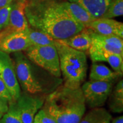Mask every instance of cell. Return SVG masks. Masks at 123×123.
Instances as JSON below:
<instances>
[{
	"mask_svg": "<svg viewBox=\"0 0 123 123\" xmlns=\"http://www.w3.org/2000/svg\"><path fill=\"white\" fill-rule=\"evenodd\" d=\"M25 13L31 27L47 34L55 40L67 39L85 27L57 0H27Z\"/></svg>",
	"mask_w": 123,
	"mask_h": 123,
	"instance_id": "6da1fadb",
	"label": "cell"
},
{
	"mask_svg": "<svg viewBox=\"0 0 123 123\" xmlns=\"http://www.w3.org/2000/svg\"><path fill=\"white\" fill-rule=\"evenodd\" d=\"M110 108L112 112L121 113L123 110V80L121 79L110 95Z\"/></svg>",
	"mask_w": 123,
	"mask_h": 123,
	"instance_id": "ac0fdd59",
	"label": "cell"
},
{
	"mask_svg": "<svg viewBox=\"0 0 123 123\" xmlns=\"http://www.w3.org/2000/svg\"><path fill=\"white\" fill-rule=\"evenodd\" d=\"M112 0H68L85 9L95 19L102 18L107 12Z\"/></svg>",
	"mask_w": 123,
	"mask_h": 123,
	"instance_id": "7c38bea8",
	"label": "cell"
},
{
	"mask_svg": "<svg viewBox=\"0 0 123 123\" xmlns=\"http://www.w3.org/2000/svg\"><path fill=\"white\" fill-rule=\"evenodd\" d=\"M26 1L14 0L13 6L9 15L8 25L0 31V37L13 32L25 31L29 27L25 13Z\"/></svg>",
	"mask_w": 123,
	"mask_h": 123,
	"instance_id": "ba28073f",
	"label": "cell"
},
{
	"mask_svg": "<svg viewBox=\"0 0 123 123\" xmlns=\"http://www.w3.org/2000/svg\"><path fill=\"white\" fill-rule=\"evenodd\" d=\"M64 9L71 15L77 22L84 26L85 27L95 19L79 5L69 1H61Z\"/></svg>",
	"mask_w": 123,
	"mask_h": 123,
	"instance_id": "5bb4252c",
	"label": "cell"
},
{
	"mask_svg": "<svg viewBox=\"0 0 123 123\" xmlns=\"http://www.w3.org/2000/svg\"><path fill=\"white\" fill-rule=\"evenodd\" d=\"M33 123H57V122L51 115L42 108L35 114Z\"/></svg>",
	"mask_w": 123,
	"mask_h": 123,
	"instance_id": "cb8c5ba5",
	"label": "cell"
},
{
	"mask_svg": "<svg viewBox=\"0 0 123 123\" xmlns=\"http://www.w3.org/2000/svg\"><path fill=\"white\" fill-rule=\"evenodd\" d=\"M13 61L17 79L25 92L36 95L43 91V87L35 75L29 59L22 51L14 53Z\"/></svg>",
	"mask_w": 123,
	"mask_h": 123,
	"instance_id": "277c9868",
	"label": "cell"
},
{
	"mask_svg": "<svg viewBox=\"0 0 123 123\" xmlns=\"http://www.w3.org/2000/svg\"><path fill=\"white\" fill-rule=\"evenodd\" d=\"M91 109L83 115L79 123H111L112 115L106 109L102 107Z\"/></svg>",
	"mask_w": 123,
	"mask_h": 123,
	"instance_id": "2e32d148",
	"label": "cell"
},
{
	"mask_svg": "<svg viewBox=\"0 0 123 123\" xmlns=\"http://www.w3.org/2000/svg\"><path fill=\"white\" fill-rule=\"evenodd\" d=\"M90 35L91 38L93 39L98 40L105 43L108 45L111 46L114 48L123 50V38L115 35H101L95 33L90 30Z\"/></svg>",
	"mask_w": 123,
	"mask_h": 123,
	"instance_id": "d6986e66",
	"label": "cell"
},
{
	"mask_svg": "<svg viewBox=\"0 0 123 123\" xmlns=\"http://www.w3.org/2000/svg\"><path fill=\"white\" fill-rule=\"evenodd\" d=\"M25 32L31 46L55 45V39L47 34L32 28L30 26Z\"/></svg>",
	"mask_w": 123,
	"mask_h": 123,
	"instance_id": "e0dca14e",
	"label": "cell"
},
{
	"mask_svg": "<svg viewBox=\"0 0 123 123\" xmlns=\"http://www.w3.org/2000/svg\"><path fill=\"white\" fill-rule=\"evenodd\" d=\"M55 46L59 56L64 86L72 89L80 87L87 76L88 66L86 54L73 49L60 40H55Z\"/></svg>",
	"mask_w": 123,
	"mask_h": 123,
	"instance_id": "3957f363",
	"label": "cell"
},
{
	"mask_svg": "<svg viewBox=\"0 0 123 123\" xmlns=\"http://www.w3.org/2000/svg\"><path fill=\"white\" fill-rule=\"evenodd\" d=\"M33 1H34V0H33Z\"/></svg>",
	"mask_w": 123,
	"mask_h": 123,
	"instance_id": "f546056e",
	"label": "cell"
},
{
	"mask_svg": "<svg viewBox=\"0 0 123 123\" xmlns=\"http://www.w3.org/2000/svg\"><path fill=\"white\" fill-rule=\"evenodd\" d=\"M112 123H123V116H120L113 120Z\"/></svg>",
	"mask_w": 123,
	"mask_h": 123,
	"instance_id": "83f0119b",
	"label": "cell"
},
{
	"mask_svg": "<svg viewBox=\"0 0 123 123\" xmlns=\"http://www.w3.org/2000/svg\"><path fill=\"white\" fill-rule=\"evenodd\" d=\"M60 41L73 49L83 52L88 50L92 45L90 31L87 27L70 38Z\"/></svg>",
	"mask_w": 123,
	"mask_h": 123,
	"instance_id": "4fadbf2b",
	"label": "cell"
},
{
	"mask_svg": "<svg viewBox=\"0 0 123 123\" xmlns=\"http://www.w3.org/2000/svg\"><path fill=\"white\" fill-rule=\"evenodd\" d=\"M29 61L55 77H61L59 59L55 45L30 46L25 50Z\"/></svg>",
	"mask_w": 123,
	"mask_h": 123,
	"instance_id": "5b68a950",
	"label": "cell"
},
{
	"mask_svg": "<svg viewBox=\"0 0 123 123\" xmlns=\"http://www.w3.org/2000/svg\"><path fill=\"white\" fill-rule=\"evenodd\" d=\"M86 27L101 35H115L123 38V24L111 18H100L90 22Z\"/></svg>",
	"mask_w": 123,
	"mask_h": 123,
	"instance_id": "8fae6325",
	"label": "cell"
},
{
	"mask_svg": "<svg viewBox=\"0 0 123 123\" xmlns=\"http://www.w3.org/2000/svg\"><path fill=\"white\" fill-rule=\"evenodd\" d=\"M0 99L5 100L8 101L9 103L13 101L11 95L7 90L6 86L1 79H0Z\"/></svg>",
	"mask_w": 123,
	"mask_h": 123,
	"instance_id": "d4e9b609",
	"label": "cell"
},
{
	"mask_svg": "<svg viewBox=\"0 0 123 123\" xmlns=\"http://www.w3.org/2000/svg\"><path fill=\"white\" fill-rule=\"evenodd\" d=\"M30 46L25 31L13 32L0 37V50L7 54L25 51Z\"/></svg>",
	"mask_w": 123,
	"mask_h": 123,
	"instance_id": "30bf717a",
	"label": "cell"
},
{
	"mask_svg": "<svg viewBox=\"0 0 123 123\" xmlns=\"http://www.w3.org/2000/svg\"><path fill=\"white\" fill-rule=\"evenodd\" d=\"M13 3L14 1L4 7H0V31L4 30L8 25L9 15Z\"/></svg>",
	"mask_w": 123,
	"mask_h": 123,
	"instance_id": "603a6c76",
	"label": "cell"
},
{
	"mask_svg": "<svg viewBox=\"0 0 123 123\" xmlns=\"http://www.w3.org/2000/svg\"><path fill=\"white\" fill-rule=\"evenodd\" d=\"M20 1H26L27 0H20Z\"/></svg>",
	"mask_w": 123,
	"mask_h": 123,
	"instance_id": "f1b7e54d",
	"label": "cell"
},
{
	"mask_svg": "<svg viewBox=\"0 0 123 123\" xmlns=\"http://www.w3.org/2000/svg\"><path fill=\"white\" fill-rule=\"evenodd\" d=\"M86 105L81 87L72 89L63 85L47 96L42 108L57 123H79L85 113Z\"/></svg>",
	"mask_w": 123,
	"mask_h": 123,
	"instance_id": "7a4b0ae2",
	"label": "cell"
},
{
	"mask_svg": "<svg viewBox=\"0 0 123 123\" xmlns=\"http://www.w3.org/2000/svg\"><path fill=\"white\" fill-rule=\"evenodd\" d=\"M112 83L109 81L92 80L84 83L81 89L86 104L90 108L103 106L112 91Z\"/></svg>",
	"mask_w": 123,
	"mask_h": 123,
	"instance_id": "8992f818",
	"label": "cell"
},
{
	"mask_svg": "<svg viewBox=\"0 0 123 123\" xmlns=\"http://www.w3.org/2000/svg\"><path fill=\"white\" fill-rule=\"evenodd\" d=\"M104 61L107 62L112 68L119 76L123 74V57L113 53H104L103 54Z\"/></svg>",
	"mask_w": 123,
	"mask_h": 123,
	"instance_id": "ffe728a7",
	"label": "cell"
},
{
	"mask_svg": "<svg viewBox=\"0 0 123 123\" xmlns=\"http://www.w3.org/2000/svg\"><path fill=\"white\" fill-rule=\"evenodd\" d=\"M123 14V0H112L102 18H113Z\"/></svg>",
	"mask_w": 123,
	"mask_h": 123,
	"instance_id": "7402d4cb",
	"label": "cell"
},
{
	"mask_svg": "<svg viewBox=\"0 0 123 123\" xmlns=\"http://www.w3.org/2000/svg\"><path fill=\"white\" fill-rule=\"evenodd\" d=\"M119 75L104 64L93 63L91 68L90 80L113 83Z\"/></svg>",
	"mask_w": 123,
	"mask_h": 123,
	"instance_id": "9a60e30c",
	"label": "cell"
},
{
	"mask_svg": "<svg viewBox=\"0 0 123 123\" xmlns=\"http://www.w3.org/2000/svg\"><path fill=\"white\" fill-rule=\"evenodd\" d=\"M15 102L23 123H33L35 114L44 103L43 100L26 92L21 93Z\"/></svg>",
	"mask_w": 123,
	"mask_h": 123,
	"instance_id": "9c48e42d",
	"label": "cell"
},
{
	"mask_svg": "<svg viewBox=\"0 0 123 123\" xmlns=\"http://www.w3.org/2000/svg\"><path fill=\"white\" fill-rule=\"evenodd\" d=\"M9 109V102L0 99V119L6 113Z\"/></svg>",
	"mask_w": 123,
	"mask_h": 123,
	"instance_id": "484cf974",
	"label": "cell"
},
{
	"mask_svg": "<svg viewBox=\"0 0 123 123\" xmlns=\"http://www.w3.org/2000/svg\"><path fill=\"white\" fill-rule=\"evenodd\" d=\"M0 79L6 86L13 101L21 94V87L17 79L14 62L9 54L0 50Z\"/></svg>",
	"mask_w": 123,
	"mask_h": 123,
	"instance_id": "52a82bcc",
	"label": "cell"
},
{
	"mask_svg": "<svg viewBox=\"0 0 123 123\" xmlns=\"http://www.w3.org/2000/svg\"><path fill=\"white\" fill-rule=\"evenodd\" d=\"M0 123H23L15 101L9 103L8 111L0 119Z\"/></svg>",
	"mask_w": 123,
	"mask_h": 123,
	"instance_id": "44dd1931",
	"label": "cell"
},
{
	"mask_svg": "<svg viewBox=\"0 0 123 123\" xmlns=\"http://www.w3.org/2000/svg\"><path fill=\"white\" fill-rule=\"evenodd\" d=\"M14 0H0V7H4L5 6L10 4Z\"/></svg>",
	"mask_w": 123,
	"mask_h": 123,
	"instance_id": "4316f807",
	"label": "cell"
}]
</instances>
